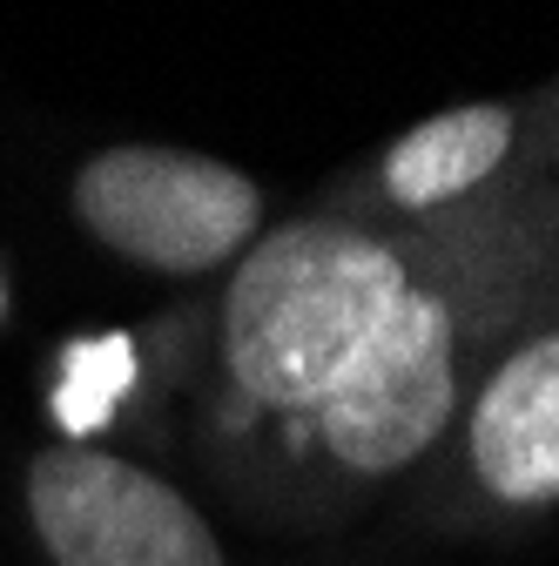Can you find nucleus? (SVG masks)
Wrapping results in <instances>:
<instances>
[{
	"label": "nucleus",
	"mask_w": 559,
	"mask_h": 566,
	"mask_svg": "<svg viewBox=\"0 0 559 566\" xmlns=\"http://www.w3.org/2000/svg\"><path fill=\"white\" fill-rule=\"evenodd\" d=\"M472 465L513 506L559 500V331L513 350L472 411Z\"/></svg>",
	"instance_id": "39448f33"
},
{
	"label": "nucleus",
	"mask_w": 559,
	"mask_h": 566,
	"mask_svg": "<svg viewBox=\"0 0 559 566\" xmlns=\"http://www.w3.org/2000/svg\"><path fill=\"white\" fill-rule=\"evenodd\" d=\"M28 513L61 566H223L217 533L176 485L95 446L41 452Z\"/></svg>",
	"instance_id": "7ed1b4c3"
},
{
	"label": "nucleus",
	"mask_w": 559,
	"mask_h": 566,
	"mask_svg": "<svg viewBox=\"0 0 559 566\" xmlns=\"http://www.w3.org/2000/svg\"><path fill=\"white\" fill-rule=\"evenodd\" d=\"M513 149V115L478 102V108H445L432 122H418L411 135H398V149L384 156V189L404 209H432L445 196H465L472 182H485Z\"/></svg>",
	"instance_id": "423d86ee"
},
{
	"label": "nucleus",
	"mask_w": 559,
	"mask_h": 566,
	"mask_svg": "<svg viewBox=\"0 0 559 566\" xmlns=\"http://www.w3.org/2000/svg\"><path fill=\"white\" fill-rule=\"evenodd\" d=\"M404 291L411 276L378 237L351 223H291L243 256L223 304V358L256 405L317 411Z\"/></svg>",
	"instance_id": "f257e3e1"
},
{
	"label": "nucleus",
	"mask_w": 559,
	"mask_h": 566,
	"mask_svg": "<svg viewBox=\"0 0 559 566\" xmlns=\"http://www.w3.org/2000/svg\"><path fill=\"white\" fill-rule=\"evenodd\" d=\"M317 439L358 472H398L452 418V317L432 291H404L398 311L358 344V358L317 398Z\"/></svg>",
	"instance_id": "20e7f679"
},
{
	"label": "nucleus",
	"mask_w": 559,
	"mask_h": 566,
	"mask_svg": "<svg viewBox=\"0 0 559 566\" xmlns=\"http://www.w3.org/2000/svg\"><path fill=\"white\" fill-rule=\"evenodd\" d=\"M75 217L135 263L196 276L217 270L263 223V196L243 169L217 156L108 149L75 176Z\"/></svg>",
	"instance_id": "f03ea898"
},
{
	"label": "nucleus",
	"mask_w": 559,
	"mask_h": 566,
	"mask_svg": "<svg viewBox=\"0 0 559 566\" xmlns=\"http://www.w3.org/2000/svg\"><path fill=\"white\" fill-rule=\"evenodd\" d=\"M135 378V344L128 337H82L61 365V391H54V418L67 439H95L102 418L115 411V398Z\"/></svg>",
	"instance_id": "0eeeda50"
}]
</instances>
